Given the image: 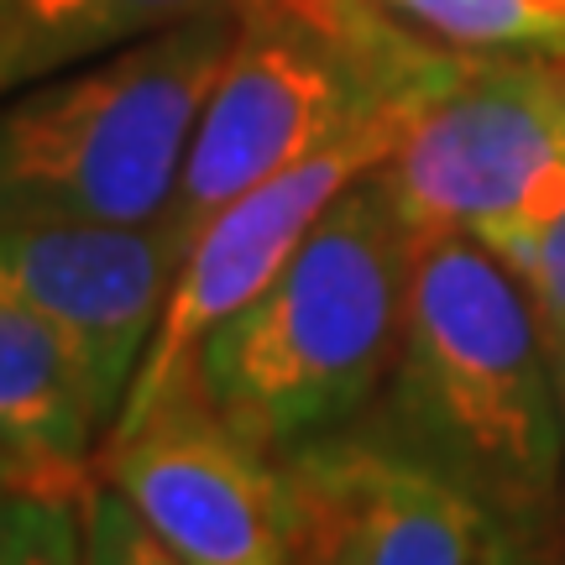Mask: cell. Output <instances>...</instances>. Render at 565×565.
<instances>
[{
  "label": "cell",
  "mask_w": 565,
  "mask_h": 565,
  "mask_svg": "<svg viewBox=\"0 0 565 565\" xmlns=\"http://www.w3.org/2000/svg\"><path fill=\"white\" fill-rule=\"evenodd\" d=\"M366 429L565 555V424L540 309L471 231L414 225L404 345Z\"/></svg>",
  "instance_id": "cell-1"
},
{
  "label": "cell",
  "mask_w": 565,
  "mask_h": 565,
  "mask_svg": "<svg viewBox=\"0 0 565 565\" xmlns=\"http://www.w3.org/2000/svg\"><path fill=\"white\" fill-rule=\"evenodd\" d=\"M414 221L372 168L278 278L204 335L194 372L246 440L299 450L366 419L404 345Z\"/></svg>",
  "instance_id": "cell-2"
},
{
  "label": "cell",
  "mask_w": 565,
  "mask_h": 565,
  "mask_svg": "<svg viewBox=\"0 0 565 565\" xmlns=\"http://www.w3.org/2000/svg\"><path fill=\"white\" fill-rule=\"evenodd\" d=\"M236 11L63 68L0 100V225H152L168 215Z\"/></svg>",
  "instance_id": "cell-3"
},
{
  "label": "cell",
  "mask_w": 565,
  "mask_h": 565,
  "mask_svg": "<svg viewBox=\"0 0 565 565\" xmlns=\"http://www.w3.org/2000/svg\"><path fill=\"white\" fill-rule=\"evenodd\" d=\"M414 225L503 236L565 200V58L477 53L377 168Z\"/></svg>",
  "instance_id": "cell-4"
},
{
  "label": "cell",
  "mask_w": 565,
  "mask_h": 565,
  "mask_svg": "<svg viewBox=\"0 0 565 565\" xmlns=\"http://www.w3.org/2000/svg\"><path fill=\"white\" fill-rule=\"evenodd\" d=\"M95 477L183 565H303V498L288 456L225 424L200 372L110 424Z\"/></svg>",
  "instance_id": "cell-5"
},
{
  "label": "cell",
  "mask_w": 565,
  "mask_h": 565,
  "mask_svg": "<svg viewBox=\"0 0 565 565\" xmlns=\"http://www.w3.org/2000/svg\"><path fill=\"white\" fill-rule=\"evenodd\" d=\"M414 116L419 110H393V116L356 126L351 137L330 141L324 152L282 168L257 189H246L242 200L215 210L194 231L116 424L141 414L147 404H158L168 387L194 372L204 335L231 320L236 309H246L267 282L278 278L288 257L303 246V236L320 225L324 210L341 200L362 173L383 168Z\"/></svg>",
  "instance_id": "cell-6"
},
{
  "label": "cell",
  "mask_w": 565,
  "mask_h": 565,
  "mask_svg": "<svg viewBox=\"0 0 565 565\" xmlns=\"http://www.w3.org/2000/svg\"><path fill=\"white\" fill-rule=\"evenodd\" d=\"M303 565H550L477 492L351 424L288 450Z\"/></svg>",
  "instance_id": "cell-7"
},
{
  "label": "cell",
  "mask_w": 565,
  "mask_h": 565,
  "mask_svg": "<svg viewBox=\"0 0 565 565\" xmlns=\"http://www.w3.org/2000/svg\"><path fill=\"white\" fill-rule=\"evenodd\" d=\"M179 263L162 221L0 225V294L38 309L68 341L105 435L131 393Z\"/></svg>",
  "instance_id": "cell-8"
},
{
  "label": "cell",
  "mask_w": 565,
  "mask_h": 565,
  "mask_svg": "<svg viewBox=\"0 0 565 565\" xmlns=\"http://www.w3.org/2000/svg\"><path fill=\"white\" fill-rule=\"evenodd\" d=\"M105 424L79 356L21 299L0 294V456L26 482L79 487L95 471Z\"/></svg>",
  "instance_id": "cell-9"
},
{
  "label": "cell",
  "mask_w": 565,
  "mask_h": 565,
  "mask_svg": "<svg viewBox=\"0 0 565 565\" xmlns=\"http://www.w3.org/2000/svg\"><path fill=\"white\" fill-rule=\"evenodd\" d=\"M236 6L246 0H0V100L179 21Z\"/></svg>",
  "instance_id": "cell-10"
},
{
  "label": "cell",
  "mask_w": 565,
  "mask_h": 565,
  "mask_svg": "<svg viewBox=\"0 0 565 565\" xmlns=\"http://www.w3.org/2000/svg\"><path fill=\"white\" fill-rule=\"evenodd\" d=\"M429 42L461 53H545L561 58V38L534 0H372Z\"/></svg>",
  "instance_id": "cell-11"
},
{
  "label": "cell",
  "mask_w": 565,
  "mask_h": 565,
  "mask_svg": "<svg viewBox=\"0 0 565 565\" xmlns=\"http://www.w3.org/2000/svg\"><path fill=\"white\" fill-rule=\"evenodd\" d=\"M79 487H0V565H84Z\"/></svg>",
  "instance_id": "cell-12"
},
{
  "label": "cell",
  "mask_w": 565,
  "mask_h": 565,
  "mask_svg": "<svg viewBox=\"0 0 565 565\" xmlns=\"http://www.w3.org/2000/svg\"><path fill=\"white\" fill-rule=\"evenodd\" d=\"M487 246L519 273V282L540 309L545 335H565V200L550 204L545 215L492 236Z\"/></svg>",
  "instance_id": "cell-13"
},
{
  "label": "cell",
  "mask_w": 565,
  "mask_h": 565,
  "mask_svg": "<svg viewBox=\"0 0 565 565\" xmlns=\"http://www.w3.org/2000/svg\"><path fill=\"white\" fill-rule=\"evenodd\" d=\"M79 503H84V565H183L147 529L137 508L126 503L110 482H100L95 471L79 487Z\"/></svg>",
  "instance_id": "cell-14"
},
{
  "label": "cell",
  "mask_w": 565,
  "mask_h": 565,
  "mask_svg": "<svg viewBox=\"0 0 565 565\" xmlns=\"http://www.w3.org/2000/svg\"><path fill=\"white\" fill-rule=\"evenodd\" d=\"M550 341V366H555V393H561V424H565V335H545Z\"/></svg>",
  "instance_id": "cell-15"
},
{
  "label": "cell",
  "mask_w": 565,
  "mask_h": 565,
  "mask_svg": "<svg viewBox=\"0 0 565 565\" xmlns=\"http://www.w3.org/2000/svg\"><path fill=\"white\" fill-rule=\"evenodd\" d=\"M17 482H26V477H21L17 466H11L6 456H0V487H17Z\"/></svg>",
  "instance_id": "cell-16"
}]
</instances>
